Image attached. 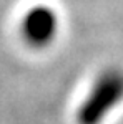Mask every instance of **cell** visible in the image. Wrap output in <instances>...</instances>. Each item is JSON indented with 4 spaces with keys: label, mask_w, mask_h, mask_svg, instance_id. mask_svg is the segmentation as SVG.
Returning <instances> with one entry per match:
<instances>
[{
    "label": "cell",
    "mask_w": 123,
    "mask_h": 124,
    "mask_svg": "<svg viewBox=\"0 0 123 124\" xmlns=\"http://www.w3.org/2000/svg\"><path fill=\"white\" fill-rule=\"evenodd\" d=\"M123 99V71L106 70L93 83L90 93L78 108V124H102L110 111Z\"/></svg>",
    "instance_id": "1"
},
{
    "label": "cell",
    "mask_w": 123,
    "mask_h": 124,
    "mask_svg": "<svg viewBox=\"0 0 123 124\" xmlns=\"http://www.w3.org/2000/svg\"><path fill=\"white\" fill-rule=\"evenodd\" d=\"M22 37L33 48H43L50 45L58 31V17L48 5H35L22 18Z\"/></svg>",
    "instance_id": "2"
}]
</instances>
